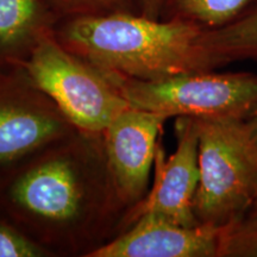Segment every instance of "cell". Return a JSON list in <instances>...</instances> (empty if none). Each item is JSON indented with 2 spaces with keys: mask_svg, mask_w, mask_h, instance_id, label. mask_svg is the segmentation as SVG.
I'll use <instances>...</instances> for the list:
<instances>
[{
  "mask_svg": "<svg viewBox=\"0 0 257 257\" xmlns=\"http://www.w3.org/2000/svg\"><path fill=\"white\" fill-rule=\"evenodd\" d=\"M0 212L50 257H91L127 212L102 135L78 130L3 172Z\"/></svg>",
  "mask_w": 257,
  "mask_h": 257,
  "instance_id": "obj_1",
  "label": "cell"
},
{
  "mask_svg": "<svg viewBox=\"0 0 257 257\" xmlns=\"http://www.w3.org/2000/svg\"><path fill=\"white\" fill-rule=\"evenodd\" d=\"M205 29L179 19L119 12L62 19L54 35L67 49L108 73L155 81L218 69Z\"/></svg>",
  "mask_w": 257,
  "mask_h": 257,
  "instance_id": "obj_2",
  "label": "cell"
},
{
  "mask_svg": "<svg viewBox=\"0 0 257 257\" xmlns=\"http://www.w3.org/2000/svg\"><path fill=\"white\" fill-rule=\"evenodd\" d=\"M194 119L200 170L194 214L199 224L223 227L257 202V141L244 119Z\"/></svg>",
  "mask_w": 257,
  "mask_h": 257,
  "instance_id": "obj_3",
  "label": "cell"
},
{
  "mask_svg": "<svg viewBox=\"0 0 257 257\" xmlns=\"http://www.w3.org/2000/svg\"><path fill=\"white\" fill-rule=\"evenodd\" d=\"M22 67L79 131L101 135L130 107L107 72L63 47L54 32Z\"/></svg>",
  "mask_w": 257,
  "mask_h": 257,
  "instance_id": "obj_4",
  "label": "cell"
},
{
  "mask_svg": "<svg viewBox=\"0 0 257 257\" xmlns=\"http://www.w3.org/2000/svg\"><path fill=\"white\" fill-rule=\"evenodd\" d=\"M108 75L130 106L167 119L213 117L245 120L257 108V75L253 73L211 70L155 81L114 73Z\"/></svg>",
  "mask_w": 257,
  "mask_h": 257,
  "instance_id": "obj_5",
  "label": "cell"
},
{
  "mask_svg": "<svg viewBox=\"0 0 257 257\" xmlns=\"http://www.w3.org/2000/svg\"><path fill=\"white\" fill-rule=\"evenodd\" d=\"M76 131L23 67H0V174Z\"/></svg>",
  "mask_w": 257,
  "mask_h": 257,
  "instance_id": "obj_6",
  "label": "cell"
},
{
  "mask_svg": "<svg viewBox=\"0 0 257 257\" xmlns=\"http://www.w3.org/2000/svg\"><path fill=\"white\" fill-rule=\"evenodd\" d=\"M175 135L176 149L172 155L166 156L161 142L157 147L153 184L143 200L126 212L121 232L146 214L182 226L199 225L193 208L200 179L199 135L194 118L176 117Z\"/></svg>",
  "mask_w": 257,
  "mask_h": 257,
  "instance_id": "obj_7",
  "label": "cell"
},
{
  "mask_svg": "<svg viewBox=\"0 0 257 257\" xmlns=\"http://www.w3.org/2000/svg\"><path fill=\"white\" fill-rule=\"evenodd\" d=\"M167 120L154 112L130 106L101 134L112 179L127 211L149 191L156 150Z\"/></svg>",
  "mask_w": 257,
  "mask_h": 257,
  "instance_id": "obj_8",
  "label": "cell"
},
{
  "mask_svg": "<svg viewBox=\"0 0 257 257\" xmlns=\"http://www.w3.org/2000/svg\"><path fill=\"white\" fill-rule=\"evenodd\" d=\"M220 227L182 226L146 214L91 257H217Z\"/></svg>",
  "mask_w": 257,
  "mask_h": 257,
  "instance_id": "obj_9",
  "label": "cell"
},
{
  "mask_svg": "<svg viewBox=\"0 0 257 257\" xmlns=\"http://www.w3.org/2000/svg\"><path fill=\"white\" fill-rule=\"evenodd\" d=\"M57 23L46 0H0V67L22 66Z\"/></svg>",
  "mask_w": 257,
  "mask_h": 257,
  "instance_id": "obj_10",
  "label": "cell"
},
{
  "mask_svg": "<svg viewBox=\"0 0 257 257\" xmlns=\"http://www.w3.org/2000/svg\"><path fill=\"white\" fill-rule=\"evenodd\" d=\"M202 41L218 68L237 61H257V6L226 27L205 29Z\"/></svg>",
  "mask_w": 257,
  "mask_h": 257,
  "instance_id": "obj_11",
  "label": "cell"
},
{
  "mask_svg": "<svg viewBox=\"0 0 257 257\" xmlns=\"http://www.w3.org/2000/svg\"><path fill=\"white\" fill-rule=\"evenodd\" d=\"M256 6L257 0H165L161 19H179L204 29H219Z\"/></svg>",
  "mask_w": 257,
  "mask_h": 257,
  "instance_id": "obj_12",
  "label": "cell"
},
{
  "mask_svg": "<svg viewBox=\"0 0 257 257\" xmlns=\"http://www.w3.org/2000/svg\"><path fill=\"white\" fill-rule=\"evenodd\" d=\"M217 257H257V212L220 227Z\"/></svg>",
  "mask_w": 257,
  "mask_h": 257,
  "instance_id": "obj_13",
  "label": "cell"
},
{
  "mask_svg": "<svg viewBox=\"0 0 257 257\" xmlns=\"http://www.w3.org/2000/svg\"><path fill=\"white\" fill-rule=\"evenodd\" d=\"M46 3L59 22L68 18L119 12L138 14L137 0H46Z\"/></svg>",
  "mask_w": 257,
  "mask_h": 257,
  "instance_id": "obj_14",
  "label": "cell"
},
{
  "mask_svg": "<svg viewBox=\"0 0 257 257\" xmlns=\"http://www.w3.org/2000/svg\"><path fill=\"white\" fill-rule=\"evenodd\" d=\"M0 257H50L0 212Z\"/></svg>",
  "mask_w": 257,
  "mask_h": 257,
  "instance_id": "obj_15",
  "label": "cell"
},
{
  "mask_svg": "<svg viewBox=\"0 0 257 257\" xmlns=\"http://www.w3.org/2000/svg\"><path fill=\"white\" fill-rule=\"evenodd\" d=\"M165 0H137L138 14L152 19H161Z\"/></svg>",
  "mask_w": 257,
  "mask_h": 257,
  "instance_id": "obj_16",
  "label": "cell"
},
{
  "mask_svg": "<svg viewBox=\"0 0 257 257\" xmlns=\"http://www.w3.org/2000/svg\"><path fill=\"white\" fill-rule=\"evenodd\" d=\"M245 120H246V123H248V126L250 128V131H251L253 137H255L256 141H257V108L252 112L251 114L249 115L248 119H245Z\"/></svg>",
  "mask_w": 257,
  "mask_h": 257,
  "instance_id": "obj_17",
  "label": "cell"
},
{
  "mask_svg": "<svg viewBox=\"0 0 257 257\" xmlns=\"http://www.w3.org/2000/svg\"><path fill=\"white\" fill-rule=\"evenodd\" d=\"M250 212H257V202L255 205H253V207L251 208V211H250Z\"/></svg>",
  "mask_w": 257,
  "mask_h": 257,
  "instance_id": "obj_18",
  "label": "cell"
}]
</instances>
